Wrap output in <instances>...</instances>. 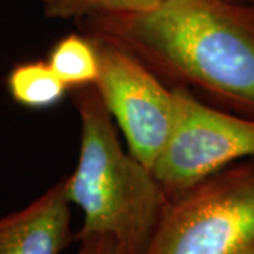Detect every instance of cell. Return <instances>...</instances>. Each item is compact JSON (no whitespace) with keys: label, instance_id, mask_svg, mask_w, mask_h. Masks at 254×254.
I'll return each instance as SVG.
<instances>
[{"label":"cell","instance_id":"obj_1","mask_svg":"<svg viewBox=\"0 0 254 254\" xmlns=\"http://www.w3.org/2000/svg\"><path fill=\"white\" fill-rule=\"evenodd\" d=\"M82 23L170 86L205 92L254 118V16L233 0H164L148 11Z\"/></svg>","mask_w":254,"mask_h":254},{"label":"cell","instance_id":"obj_2","mask_svg":"<svg viewBox=\"0 0 254 254\" xmlns=\"http://www.w3.org/2000/svg\"><path fill=\"white\" fill-rule=\"evenodd\" d=\"M73 91L81 141L76 167L65 177L66 196L82 212L73 240L106 235L118 254H145L171 199L153 171L123 148L96 88Z\"/></svg>","mask_w":254,"mask_h":254},{"label":"cell","instance_id":"obj_3","mask_svg":"<svg viewBox=\"0 0 254 254\" xmlns=\"http://www.w3.org/2000/svg\"><path fill=\"white\" fill-rule=\"evenodd\" d=\"M145 254H254V158L171 199Z\"/></svg>","mask_w":254,"mask_h":254},{"label":"cell","instance_id":"obj_4","mask_svg":"<svg viewBox=\"0 0 254 254\" xmlns=\"http://www.w3.org/2000/svg\"><path fill=\"white\" fill-rule=\"evenodd\" d=\"M175 118L151 171L174 199L198 182L254 158V118L213 108L181 86H171Z\"/></svg>","mask_w":254,"mask_h":254},{"label":"cell","instance_id":"obj_5","mask_svg":"<svg viewBox=\"0 0 254 254\" xmlns=\"http://www.w3.org/2000/svg\"><path fill=\"white\" fill-rule=\"evenodd\" d=\"M85 34L92 40L99 63L93 86L122 130L127 150L151 170L173 128V88L126 47L108 37Z\"/></svg>","mask_w":254,"mask_h":254},{"label":"cell","instance_id":"obj_6","mask_svg":"<svg viewBox=\"0 0 254 254\" xmlns=\"http://www.w3.org/2000/svg\"><path fill=\"white\" fill-rule=\"evenodd\" d=\"M73 237L65 177L24 208L0 216V254H61Z\"/></svg>","mask_w":254,"mask_h":254},{"label":"cell","instance_id":"obj_7","mask_svg":"<svg viewBox=\"0 0 254 254\" xmlns=\"http://www.w3.org/2000/svg\"><path fill=\"white\" fill-rule=\"evenodd\" d=\"M13 100L30 109H47L65 98L68 86L43 60L26 61L11 68L6 79Z\"/></svg>","mask_w":254,"mask_h":254},{"label":"cell","instance_id":"obj_8","mask_svg":"<svg viewBox=\"0 0 254 254\" xmlns=\"http://www.w3.org/2000/svg\"><path fill=\"white\" fill-rule=\"evenodd\" d=\"M47 63L68 88L95 85L99 63L95 46L86 34H68L55 43Z\"/></svg>","mask_w":254,"mask_h":254},{"label":"cell","instance_id":"obj_9","mask_svg":"<svg viewBox=\"0 0 254 254\" xmlns=\"http://www.w3.org/2000/svg\"><path fill=\"white\" fill-rule=\"evenodd\" d=\"M164 0H41L47 18L83 21L102 16L136 14L154 9Z\"/></svg>","mask_w":254,"mask_h":254},{"label":"cell","instance_id":"obj_10","mask_svg":"<svg viewBox=\"0 0 254 254\" xmlns=\"http://www.w3.org/2000/svg\"><path fill=\"white\" fill-rule=\"evenodd\" d=\"M79 254H118L116 243L106 235H91L76 240Z\"/></svg>","mask_w":254,"mask_h":254}]
</instances>
